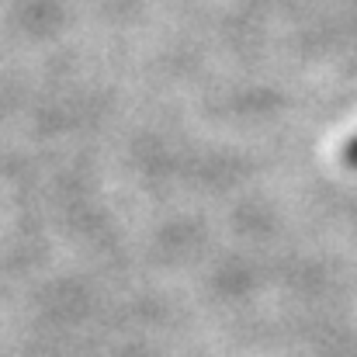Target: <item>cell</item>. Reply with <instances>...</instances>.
<instances>
[{
	"label": "cell",
	"instance_id": "cell-1",
	"mask_svg": "<svg viewBox=\"0 0 357 357\" xmlns=\"http://www.w3.org/2000/svg\"><path fill=\"white\" fill-rule=\"evenodd\" d=\"M344 160H347V163H351V167L357 170V135L351 139V142H347V149H344Z\"/></svg>",
	"mask_w": 357,
	"mask_h": 357
}]
</instances>
